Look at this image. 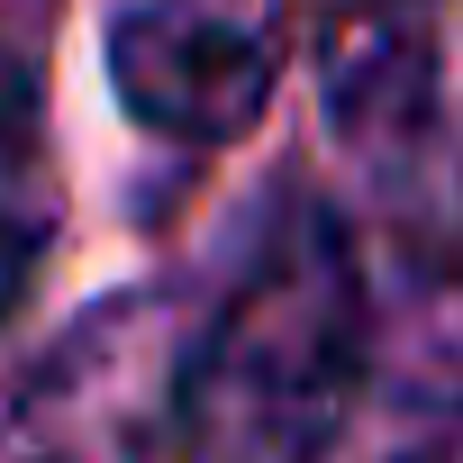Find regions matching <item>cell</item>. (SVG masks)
Here are the masks:
<instances>
[{
    "instance_id": "cell-2",
    "label": "cell",
    "mask_w": 463,
    "mask_h": 463,
    "mask_svg": "<svg viewBox=\"0 0 463 463\" xmlns=\"http://www.w3.org/2000/svg\"><path fill=\"white\" fill-rule=\"evenodd\" d=\"M191 327H200L191 300L164 282L82 309L10 391L0 463H191L182 445Z\"/></svg>"
},
{
    "instance_id": "cell-6",
    "label": "cell",
    "mask_w": 463,
    "mask_h": 463,
    "mask_svg": "<svg viewBox=\"0 0 463 463\" xmlns=\"http://www.w3.org/2000/svg\"><path fill=\"white\" fill-rule=\"evenodd\" d=\"M55 246V146L46 91L19 55H0V318H10Z\"/></svg>"
},
{
    "instance_id": "cell-4",
    "label": "cell",
    "mask_w": 463,
    "mask_h": 463,
    "mask_svg": "<svg viewBox=\"0 0 463 463\" xmlns=\"http://www.w3.org/2000/svg\"><path fill=\"white\" fill-rule=\"evenodd\" d=\"M109 82L137 128L173 146L246 137L282 82L273 0H128L109 28Z\"/></svg>"
},
{
    "instance_id": "cell-7",
    "label": "cell",
    "mask_w": 463,
    "mask_h": 463,
    "mask_svg": "<svg viewBox=\"0 0 463 463\" xmlns=\"http://www.w3.org/2000/svg\"><path fill=\"white\" fill-rule=\"evenodd\" d=\"M400 463H463V418H445V436H427V445H409Z\"/></svg>"
},
{
    "instance_id": "cell-1",
    "label": "cell",
    "mask_w": 463,
    "mask_h": 463,
    "mask_svg": "<svg viewBox=\"0 0 463 463\" xmlns=\"http://www.w3.org/2000/svg\"><path fill=\"white\" fill-rule=\"evenodd\" d=\"M373 382V291L345 209L282 182L191 327L182 445L191 463H327Z\"/></svg>"
},
{
    "instance_id": "cell-3",
    "label": "cell",
    "mask_w": 463,
    "mask_h": 463,
    "mask_svg": "<svg viewBox=\"0 0 463 463\" xmlns=\"http://www.w3.org/2000/svg\"><path fill=\"white\" fill-rule=\"evenodd\" d=\"M382 218L364 237V291H373V373L427 409L463 418V164L427 146L373 164Z\"/></svg>"
},
{
    "instance_id": "cell-5",
    "label": "cell",
    "mask_w": 463,
    "mask_h": 463,
    "mask_svg": "<svg viewBox=\"0 0 463 463\" xmlns=\"http://www.w3.org/2000/svg\"><path fill=\"white\" fill-rule=\"evenodd\" d=\"M309 10V64L336 137L364 164H391L436 137V73L445 28L436 0H300Z\"/></svg>"
}]
</instances>
